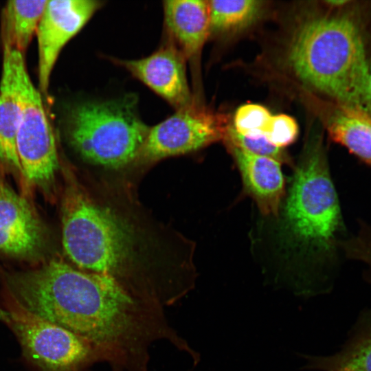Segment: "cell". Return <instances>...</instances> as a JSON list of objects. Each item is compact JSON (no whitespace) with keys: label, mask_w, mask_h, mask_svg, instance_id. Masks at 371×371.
<instances>
[{"label":"cell","mask_w":371,"mask_h":371,"mask_svg":"<svg viewBox=\"0 0 371 371\" xmlns=\"http://www.w3.org/2000/svg\"><path fill=\"white\" fill-rule=\"evenodd\" d=\"M164 12L168 36L186 59L196 58L210 33L208 1H166Z\"/></svg>","instance_id":"obj_13"},{"label":"cell","mask_w":371,"mask_h":371,"mask_svg":"<svg viewBox=\"0 0 371 371\" xmlns=\"http://www.w3.org/2000/svg\"><path fill=\"white\" fill-rule=\"evenodd\" d=\"M47 0L8 1L1 15L3 49L23 53L36 33Z\"/></svg>","instance_id":"obj_16"},{"label":"cell","mask_w":371,"mask_h":371,"mask_svg":"<svg viewBox=\"0 0 371 371\" xmlns=\"http://www.w3.org/2000/svg\"><path fill=\"white\" fill-rule=\"evenodd\" d=\"M227 127L220 115L192 103L150 128L137 159L151 162L197 150L224 139Z\"/></svg>","instance_id":"obj_8"},{"label":"cell","mask_w":371,"mask_h":371,"mask_svg":"<svg viewBox=\"0 0 371 371\" xmlns=\"http://www.w3.org/2000/svg\"><path fill=\"white\" fill-rule=\"evenodd\" d=\"M210 33L237 32L254 23L261 16L265 5L262 1H208Z\"/></svg>","instance_id":"obj_18"},{"label":"cell","mask_w":371,"mask_h":371,"mask_svg":"<svg viewBox=\"0 0 371 371\" xmlns=\"http://www.w3.org/2000/svg\"><path fill=\"white\" fill-rule=\"evenodd\" d=\"M325 123L330 138L371 166V116L333 102Z\"/></svg>","instance_id":"obj_15"},{"label":"cell","mask_w":371,"mask_h":371,"mask_svg":"<svg viewBox=\"0 0 371 371\" xmlns=\"http://www.w3.org/2000/svg\"><path fill=\"white\" fill-rule=\"evenodd\" d=\"M20 117V104L12 71L3 56L0 80V164L21 175L16 140Z\"/></svg>","instance_id":"obj_17"},{"label":"cell","mask_w":371,"mask_h":371,"mask_svg":"<svg viewBox=\"0 0 371 371\" xmlns=\"http://www.w3.org/2000/svg\"><path fill=\"white\" fill-rule=\"evenodd\" d=\"M0 322L15 335L34 371H76L89 355L87 341L29 310L5 286L0 292Z\"/></svg>","instance_id":"obj_7"},{"label":"cell","mask_w":371,"mask_h":371,"mask_svg":"<svg viewBox=\"0 0 371 371\" xmlns=\"http://www.w3.org/2000/svg\"><path fill=\"white\" fill-rule=\"evenodd\" d=\"M167 38L147 57L113 60L179 110L192 103L186 73V58L174 41L169 36Z\"/></svg>","instance_id":"obj_10"},{"label":"cell","mask_w":371,"mask_h":371,"mask_svg":"<svg viewBox=\"0 0 371 371\" xmlns=\"http://www.w3.org/2000/svg\"><path fill=\"white\" fill-rule=\"evenodd\" d=\"M286 228L297 243L324 256L341 245L343 221L322 133L307 137L284 206Z\"/></svg>","instance_id":"obj_4"},{"label":"cell","mask_w":371,"mask_h":371,"mask_svg":"<svg viewBox=\"0 0 371 371\" xmlns=\"http://www.w3.org/2000/svg\"><path fill=\"white\" fill-rule=\"evenodd\" d=\"M65 126L70 144L83 159L113 169L137 159L150 129L126 98L77 104Z\"/></svg>","instance_id":"obj_5"},{"label":"cell","mask_w":371,"mask_h":371,"mask_svg":"<svg viewBox=\"0 0 371 371\" xmlns=\"http://www.w3.org/2000/svg\"><path fill=\"white\" fill-rule=\"evenodd\" d=\"M45 244L44 225L30 203L0 179V253L30 259Z\"/></svg>","instance_id":"obj_11"},{"label":"cell","mask_w":371,"mask_h":371,"mask_svg":"<svg viewBox=\"0 0 371 371\" xmlns=\"http://www.w3.org/2000/svg\"><path fill=\"white\" fill-rule=\"evenodd\" d=\"M341 247L348 258L361 261L368 266V276L371 280V228L362 226L357 236L342 241Z\"/></svg>","instance_id":"obj_22"},{"label":"cell","mask_w":371,"mask_h":371,"mask_svg":"<svg viewBox=\"0 0 371 371\" xmlns=\"http://www.w3.org/2000/svg\"><path fill=\"white\" fill-rule=\"evenodd\" d=\"M271 116L269 111L262 105L245 104L237 109L232 127L236 133L247 137H264Z\"/></svg>","instance_id":"obj_19"},{"label":"cell","mask_w":371,"mask_h":371,"mask_svg":"<svg viewBox=\"0 0 371 371\" xmlns=\"http://www.w3.org/2000/svg\"><path fill=\"white\" fill-rule=\"evenodd\" d=\"M12 69L20 104L16 146L21 175L30 186L48 190L58 169L55 136L42 100L27 72L23 54L3 49Z\"/></svg>","instance_id":"obj_6"},{"label":"cell","mask_w":371,"mask_h":371,"mask_svg":"<svg viewBox=\"0 0 371 371\" xmlns=\"http://www.w3.org/2000/svg\"><path fill=\"white\" fill-rule=\"evenodd\" d=\"M368 84H369L370 93L371 95V61H370V63H369Z\"/></svg>","instance_id":"obj_23"},{"label":"cell","mask_w":371,"mask_h":371,"mask_svg":"<svg viewBox=\"0 0 371 371\" xmlns=\"http://www.w3.org/2000/svg\"><path fill=\"white\" fill-rule=\"evenodd\" d=\"M304 369L319 371H371V307L365 309L337 352L329 356L303 355Z\"/></svg>","instance_id":"obj_14"},{"label":"cell","mask_w":371,"mask_h":371,"mask_svg":"<svg viewBox=\"0 0 371 371\" xmlns=\"http://www.w3.org/2000/svg\"><path fill=\"white\" fill-rule=\"evenodd\" d=\"M4 286L26 308L87 342L111 345L132 330L135 302L113 277L52 260L6 273Z\"/></svg>","instance_id":"obj_1"},{"label":"cell","mask_w":371,"mask_h":371,"mask_svg":"<svg viewBox=\"0 0 371 371\" xmlns=\"http://www.w3.org/2000/svg\"><path fill=\"white\" fill-rule=\"evenodd\" d=\"M61 214L63 249L79 269L117 280L135 264L138 240L133 227L72 180L65 187Z\"/></svg>","instance_id":"obj_3"},{"label":"cell","mask_w":371,"mask_h":371,"mask_svg":"<svg viewBox=\"0 0 371 371\" xmlns=\"http://www.w3.org/2000/svg\"><path fill=\"white\" fill-rule=\"evenodd\" d=\"M102 4L95 0L47 1L36 31L39 91L42 95L48 94L51 74L62 49Z\"/></svg>","instance_id":"obj_9"},{"label":"cell","mask_w":371,"mask_h":371,"mask_svg":"<svg viewBox=\"0 0 371 371\" xmlns=\"http://www.w3.org/2000/svg\"><path fill=\"white\" fill-rule=\"evenodd\" d=\"M240 172L245 192L263 215L278 216L285 191L281 164L226 144Z\"/></svg>","instance_id":"obj_12"},{"label":"cell","mask_w":371,"mask_h":371,"mask_svg":"<svg viewBox=\"0 0 371 371\" xmlns=\"http://www.w3.org/2000/svg\"><path fill=\"white\" fill-rule=\"evenodd\" d=\"M298 135L295 120L286 114L271 116L264 137L273 145L284 148L293 143Z\"/></svg>","instance_id":"obj_21"},{"label":"cell","mask_w":371,"mask_h":371,"mask_svg":"<svg viewBox=\"0 0 371 371\" xmlns=\"http://www.w3.org/2000/svg\"><path fill=\"white\" fill-rule=\"evenodd\" d=\"M223 139L225 144L250 153L273 159L280 164H292L291 159L284 148L273 145L265 137H247L236 133L231 126L227 127Z\"/></svg>","instance_id":"obj_20"},{"label":"cell","mask_w":371,"mask_h":371,"mask_svg":"<svg viewBox=\"0 0 371 371\" xmlns=\"http://www.w3.org/2000/svg\"><path fill=\"white\" fill-rule=\"evenodd\" d=\"M310 16L294 31L286 60L296 77L333 102L371 116L363 24L347 9Z\"/></svg>","instance_id":"obj_2"}]
</instances>
